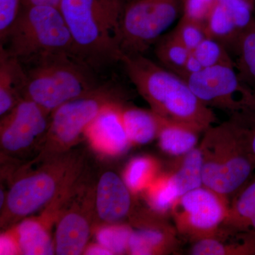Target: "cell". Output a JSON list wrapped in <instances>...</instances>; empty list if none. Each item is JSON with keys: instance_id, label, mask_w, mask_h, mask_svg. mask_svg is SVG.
I'll return each instance as SVG.
<instances>
[{"instance_id": "cell-30", "label": "cell", "mask_w": 255, "mask_h": 255, "mask_svg": "<svg viewBox=\"0 0 255 255\" xmlns=\"http://www.w3.org/2000/svg\"><path fill=\"white\" fill-rule=\"evenodd\" d=\"M174 36L190 51L207 38L205 23L181 17L177 26L172 31Z\"/></svg>"}, {"instance_id": "cell-31", "label": "cell", "mask_w": 255, "mask_h": 255, "mask_svg": "<svg viewBox=\"0 0 255 255\" xmlns=\"http://www.w3.org/2000/svg\"><path fill=\"white\" fill-rule=\"evenodd\" d=\"M22 7V0H0V44H4Z\"/></svg>"}, {"instance_id": "cell-23", "label": "cell", "mask_w": 255, "mask_h": 255, "mask_svg": "<svg viewBox=\"0 0 255 255\" xmlns=\"http://www.w3.org/2000/svg\"><path fill=\"white\" fill-rule=\"evenodd\" d=\"M205 28L207 37L221 42L228 48H233L241 33L232 15L217 0L206 18Z\"/></svg>"}, {"instance_id": "cell-37", "label": "cell", "mask_w": 255, "mask_h": 255, "mask_svg": "<svg viewBox=\"0 0 255 255\" xmlns=\"http://www.w3.org/2000/svg\"><path fill=\"white\" fill-rule=\"evenodd\" d=\"M61 0H22L23 6H52L59 8Z\"/></svg>"}, {"instance_id": "cell-18", "label": "cell", "mask_w": 255, "mask_h": 255, "mask_svg": "<svg viewBox=\"0 0 255 255\" xmlns=\"http://www.w3.org/2000/svg\"><path fill=\"white\" fill-rule=\"evenodd\" d=\"M49 225L41 218L20 221L12 230L19 255L55 254L54 240L50 234Z\"/></svg>"}, {"instance_id": "cell-26", "label": "cell", "mask_w": 255, "mask_h": 255, "mask_svg": "<svg viewBox=\"0 0 255 255\" xmlns=\"http://www.w3.org/2000/svg\"><path fill=\"white\" fill-rule=\"evenodd\" d=\"M158 170V162L155 159L141 156L129 162L123 179L132 194L143 192L157 177Z\"/></svg>"}, {"instance_id": "cell-22", "label": "cell", "mask_w": 255, "mask_h": 255, "mask_svg": "<svg viewBox=\"0 0 255 255\" xmlns=\"http://www.w3.org/2000/svg\"><path fill=\"white\" fill-rule=\"evenodd\" d=\"M167 174L179 198L203 186L202 159L199 146L189 153L178 157L173 169Z\"/></svg>"}, {"instance_id": "cell-15", "label": "cell", "mask_w": 255, "mask_h": 255, "mask_svg": "<svg viewBox=\"0 0 255 255\" xmlns=\"http://www.w3.org/2000/svg\"><path fill=\"white\" fill-rule=\"evenodd\" d=\"M132 193L123 178L112 171L101 175L95 191V213L104 224L119 223L130 216Z\"/></svg>"}, {"instance_id": "cell-5", "label": "cell", "mask_w": 255, "mask_h": 255, "mask_svg": "<svg viewBox=\"0 0 255 255\" xmlns=\"http://www.w3.org/2000/svg\"><path fill=\"white\" fill-rule=\"evenodd\" d=\"M2 45L28 66L55 55L77 57L63 14L52 6H23Z\"/></svg>"}, {"instance_id": "cell-1", "label": "cell", "mask_w": 255, "mask_h": 255, "mask_svg": "<svg viewBox=\"0 0 255 255\" xmlns=\"http://www.w3.org/2000/svg\"><path fill=\"white\" fill-rule=\"evenodd\" d=\"M120 63L138 93L159 117L201 132L216 122L212 109L202 103L179 75L144 54L124 55Z\"/></svg>"}, {"instance_id": "cell-2", "label": "cell", "mask_w": 255, "mask_h": 255, "mask_svg": "<svg viewBox=\"0 0 255 255\" xmlns=\"http://www.w3.org/2000/svg\"><path fill=\"white\" fill-rule=\"evenodd\" d=\"M130 0H61L75 54L95 71L122 60V26Z\"/></svg>"}, {"instance_id": "cell-35", "label": "cell", "mask_w": 255, "mask_h": 255, "mask_svg": "<svg viewBox=\"0 0 255 255\" xmlns=\"http://www.w3.org/2000/svg\"><path fill=\"white\" fill-rule=\"evenodd\" d=\"M246 126L247 138L252 157L255 164V112L241 117Z\"/></svg>"}, {"instance_id": "cell-25", "label": "cell", "mask_w": 255, "mask_h": 255, "mask_svg": "<svg viewBox=\"0 0 255 255\" xmlns=\"http://www.w3.org/2000/svg\"><path fill=\"white\" fill-rule=\"evenodd\" d=\"M191 52L172 32L161 36L155 43V55L159 65L179 77L182 75Z\"/></svg>"}, {"instance_id": "cell-21", "label": "cell", "mask_w": 255, "mask_h": 255, "mask_svg": "<svg viewBox=\"0 0 255 255\" xmlns=\"http://www.w3.org/2000/svg\"><path fill=\"white\" fill-rule=\"evenodd\" d=\"M200 133V131L189 126L162 118L157 138L163 152L179 157L198 147Z\"/></svg>"}, {"instance_id": "cell-14", "label": "cell", "mask_w": 255, "mask_h": 255, "mask_svg": "<svg viewBox=\"0 0 255 255\" xmlns=\"http://www.w3.org/2000/svg\"><path fill=\"white\" fill-rule=\"evenodd\" d=\"M122 104V101L106 106L85 131L89 142L106 155H122L132 145L121 117Z\"/></svg>"}, {"instance_id": "cell-24", "label": "cell", "mask_w": 255, "mask_h": 255, "mask_svg": "<svg viewBox=\"0 0 255 255\" xmlns=\"http://www.w3.org/2000/svg\"><path fill=\"white\" fill-rule=\"evenodd\" d=\"M233 49L237 55L235 62L240 76L249 85H255V8L253 20L240 33Z\"/></svg>"}, {"instance_id": "cell-29", "label": "cell", "mask_w": 255, "mask_h": 255, "mask_svg": "<svg viewBox=\"0 0 255 255\" xmlns=\"http://www.w3.org/2000/svg\"><path fill=\"white\" fill-rule=\"evenodd\" d=\"M191 52L196 55L204 68L218 65L236 66V62L228 53L227 47L221 42L209 37L205 38L196 47V49Z\"/></svg>"}, {"instance_id": "cell-28", "label": "cell", "mask_w": 255, "mask_h": 255, "mask_svg": "<svg viewBox=\"0 0 255 255\" xmlns=\"http://www.w3.org/2000/svg\"><path fill=\"white\" fill-rule=\"evenodd\" d=\"M132 228L128 225L107 224L99 228L96 238L97 243L107 248L112 255L127 253Z\"/></svg>"}, {"instance_id": "cell-13", "label": "cell", "mask_w": 255, "mask_h": 255, "mask_svg": "<svg viewBox=\"0 0 255 255\" xmlns=\"http://www.w3.org/2000/svg\"><path fill=\"white\" fill-rule=\"evenodd\" d=\"M164 215L135 216L129 240L128 254L134 255H169L179 246L177 230L162 218Z\"/></svg>"}, {"instance_id": "cell-19", "label": "cell", "mask_w": 255, "mask_h": 255, "mask_svg": "<svg viewBox=\"0 0 255 255\" xmlns=\"http://www.w3.org/2000/svg\"><path fill=\"white\" fill-rule=\"evenodd\" d=\"M221 228L255 234V177L231 199Z\"/></svg>"}, {"instance_id": "cell-8", "label": "cell", "mask_w": 255, "mask_h": 255, "mask_svg": "<svg viewBox=\"0 0 255 255\" xmlns=\"http://www.w3.org/2000/svg\"><path fill=\"white\" fill-rule=\"evenodd\" d=\"M186 81L199 100L209 108L223 111L230 117L255 112V91L241 78L235 65L204 68Z\"/></svg>"}, {"instance_id": "cell-9", "label": "cell", "mask_w": 255, "mask_h": 255, "mask_svg": "<svg viewBox=\"0 0 255 255\" xmlns=\"http://www.w3.org/2000/svg\"><path fill=\"white\" fill-rule=\"evenodd\" d=\"M182 0H130L122 17L124 55L144 54L174 23Z\"/></svg>"}, {"instance_id": "cell-33", "label": "cell", "mask_w": 255, "mask_h": 255, "mask_svg": "<svg viewBox=\"0 0 255 255\" xmlns=\"http://www.w3.org/2000/svg\"><path fill=\"white\" fill-rule=\"evenodd\" d=\"M216 0H182V17L205 23Z\"/></svg>"}, {"instance_id": "cell-17", "label": "cell", "mask_w": 255, "mask_h": 255, "mask_svg": "<svg viewBox=\"0 0 255 255\" xmlns=\"http://www.w3.org/2000/svg\"><path fill=\"white\" fill-rule=\"evenodd\" d=\"M192 255H255V234L234 233L221 228L214 238L192 243Z\"/></svg>"}, {"instance_id": "cell-20", "label": "cell", "mask_w": 255, "mask_h": 255, "mask_svg": "<svg viewBox=\"0 0 255 255\" xmlns=\"http://www.w3.org/2000/svg\"><path fill=\"white\" fill-rule=\"evenodd\" d=\"M121 117L128 137L132 144L145 145L158 135L161 117L151 111L135 107L120 106Z\"/></svg>"}, {"instance_id": "cell-36", "label": "cell", "mask_w": 255, "mask_h": 255, "mask_svg": "<svg viewBox=\"0 0 255 255\" xmlns=\"http://www.w3.org/2000/svg\"><path fill=\"white\" fill-rule=\"evenodd\" d=\"M204 68H203L202 65L198 60V58H196V55L192 52H191L190 55H189V58L186 62L185 65H184L181 78L186 80L189 76L199 73Z\"/></svg>"}, {"instance_id": "cell-10", "label": "cell", "mask_w": 255, "mask_h": 255, "mask_svg": "<svg viewBox=\"0 0 255 255\" xmlns=\"http://www.w3.org/2000/svg\"><path fill=\"white\" fill-rule=\"evenodd\" d=\"M229 206L226 198L201 186L179 198L170 214L179 236L194 243L217 236Z\"/></svg>"}, {"instance_id": "cell-12", "label": "cell", "mask_w": 255, "mask_h": 255, "mask_svg": "<svg viewBox=\"0 0 255 255\" xmlns=\"http://www.w3.org/2000/svg\"><path fill=\"white\" fill-rule=\"evenodd\" d=\"M70 197L56 219L53 240L55 254L58 255L84 254L91 234L90 206L86 202L82 203L80 199L70 204Z\"/></svg>"}, {"instance_id": "cell-11", "label": "cell", "mask_w": 255, "mask_h": 255, "mask_svg": "<svg viewBox=\"0 0 255 255\" xmlns=\"http://www.w3.org/2000/svg\"><path fill=\"white\" fill-rule=\"evenodd\" d=\"M51 114L28 99H22L9 113L3 116L0 142L4 153L26 154L34 147L40 151L44 142Z\"/></svg>"}, {"instance_id": "cell-38", "label": "cell", "mask_w": 255, "mask_h": 255, "mask_svg": "<svg viewBox=\"0 0 255 255\" xmlns=\"http://www.w3.org/2000/svg\"><path fill=\"white\" fill-rule=\"evenodd\" d=\"M84 254L89 255H112L109 250L104 248L99 243L92 244L91 246H87L86 249L84 252Z\"/></svg>"}, {"instance_id": "cell-6", "label": "cell", "mask_w": 255, "mask_h": 255, "mask_svg": "<svg viewBox=\"0 0 255 255\" xmlns=\"http://www.w3.org/2000/svg\"><path fill=\"white\" fill-rule=\"evenodd\" d=\"M93 69L73 55L50 57L29 66L23 98L52 114L60 106L100 85Z\"/></svg>"}, {"instance_id": "cell-7", "label": "cell", "mask_w": 255, "mask_h": 255, "mask_svg": "<svg viewBox=\"0 0 255 255\" xmlns=\"http://www.w3.org/2000/svg\"><path fill=\"white\" fill-rule=\"evenodd\" d=\"M122 101L118 87L112 83H101L90 93L60 106L50 116L38 158L68 152L106 106Z\"/></svg>"}, {"instance_id": "cell-32", "label": "cell", "mask_w": 255, "mask_h": 255, "mask_svg": "<svg viewBox=\"0 0 255 255\" xmlns=\"http://www.w3.org/2000/svg\"><path fill=\"white\" fill-rule=\"evenodd\" d=\"M232 15L241 33L251 23L255 6L247 0H217Z\"/></svg>"}, {"instance_id": "cell-39", "label": "cell", "mask_w": 255, "mask_h": 255, "mask_svg": "<svg viewBox=\"0 0 255 255\" xmlns=\"http://www.w3.org/2000/svg\"><path fill=\"white\" fill-rule=\"evenodd\" d=\"M247 1H248V2L251 3V4H253V6H255V0H247Z\"/></svg>"}, {"instance_id": "cell-3", "label": "cell", "mask_w": 255, "mask_h": 255, "mask_svg": "<svg viewBox=\"0 0 255 255\" xmlns=\"http://www.w3.org/2000/svg\"><path fill=\"white\" fill-rule=\"evenodd\" d=\"M199 147L203 186L230 202L255 177V164L241 117H230L229 120L209 128Z\"/></svg>"}, {"instance_id": "cell-16", "label": "cell", "mask_w": 255, "mask_h": 255, "mask_svg": "<svg viewBox=\"0 0 255 255\" xmlns=\"http://www.w3.org/2000/svg\"><path fill=\"white\" fill-rule=\"evenodd\" d=\"M26 69L0 45V115L3 117L23 99Z\"/></svg>"}, {"instance_id": "cell-34", "label": "cell", "mask_w": 255, "mask_h": 255, "mask_svg": "<svg viewBox=\"0 0 255 255\" xmlns=\"http://www.w3.org/2000/svg\"><path fill=\"white\" fill-rule=\"evenodd\" d=\"M0 254L19 255L17 243L12 231L3 233L0 239Z\"/></svg>"}, {"instance_id": "cell-4", "label": "cell", "mask_w": 255, "mask_h": 255, "mask_svg": "<svg viewBox=\"0 0 255 255\" xmlns=\"http://www.w3.org/2000/svg\"><path fill=\"white\" fill-rule=\"evenodd\" d=\"M36 159L43 162L41 167L19 176L9 188L1 211L3 227L50 205L75 184L81 172V161L68 152Z\"/></svg>"}, {"instance_id": "cell-27", "label": "cell", "mask_w": 255, "mask_h": 255, "mask_svg": "<svg viewBox=\"0 0 255 255\" xmlns=\"http://www.w3.org/2000/svg\"><path fill=\"white\" fill-rule=\"evenodd\" d=\"M143 192L151 211L162 215L170 212L179 198L167 173L158 174Z\"/></svg>"}]
</instances>
